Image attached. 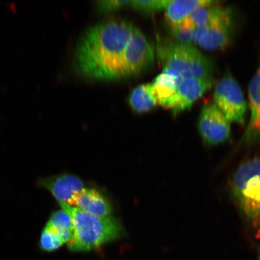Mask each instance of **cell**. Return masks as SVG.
I'll list each match as a JSON object with an SVG mask.
<instances>
[{"instance_id": "cell-1", "label": "cell", "mask_w": 260, "mask_h": 260, "mask_svg": "<svg viewBox=\"0 0 260 260\" xmlns=\"http://www.w3.org/2000/svg\"><path fill=\"white\" fill-rule=\"evenodd\" d=\"M135 28L128 21L111 19L89 28L75 53L78 72L93 80L124 78L123 56Z\"/></svg>"}, {"instance_id": "cell-2", "label": "cell", "mask_w": 260, "mask_h": 260, "mask_svg": "<svg viewBox=\"0 0 260 260\" xmlns=\"http://www.w3.org/2000/svg\"><path fill=\"white\" fill-rule=\"evenodd\" d=\"M59 204L73 221V236L67 243L71 251H89L119 239L122 235L121 223L115 217L97 216L67 203Z\"/></svg>"}, {"instance_id": "cell-3", "label": "cell", "mask_w": 260, "mask_h": 260, "mask_svg": "<svg viewBox=\"0 0 260 260\" xmlns=\"http://www.w3.org/2000/svg\"><path fill=\"white\" fill-rule=\"evenodd\" d=\"M232 193L242 216L260 236V157L238 168L233 178Z\"/></svg>"}, {"instance_id": "cell-4", "label": "cell", "mask_w": 260, "mask_h": 260, "mask_svg": "<svg viewBox=\"0 0 260 260\" xmlns=\"http://www.w3.org/2000/svg\"><path fill=\"white\" fill-rule=\"evenodd\" d=\"M157 53L164 68L176 70L184 79L212 77V61L193 45L166 42L158 45Z\"/></svg>"}, {"instance_id": "cell-5", "label": "cell", "mask_w": 260, "mask_h": 260, "mask_svg": "<svg viewBox=\"0 0 260 260\" xmlns=\"http://www.w3.org/2000/svg\"><path fill=\"white\" fill-rule=\"evenodd\" d=\"M214 101L230 122L244 124L248 105L241 87L230 72L225 73L217 83Z\"/></svg>"}, {"instance_id": "cell-6", "label": "cell", "mask_w": 260, "mask_h": 260, "mask_svg": "<svg viewBox=\"0 0 260 260\" xmlns=\"http://www.w3.org/2000/svg\"><path fill=\"white\" fill-rule=\"evenodd\" d=\"M235 14L230 8H220L208 24L198 44L207 51H222L232 43Z\"/></svg>"}, {"instance_id": "cell-7", "label": "cell", "mask_w": 260, "mask_h": 260, "mask_svg": "<svg viewBox=\"0 0 260 260\" xmlns=\"http://www.w3.org/2000/svg\"><path fill=\"white\" fill-rule=\"evenodd\" d=\"M153 48L143 32L135 27L123 56V77L144 72L153 64Z\"/></svg>"}, {"instance_id": "cell-8", "label": "cell", "mask_w": 260, "mask_h": 260, "mask_svg": "<svg viewBox=\"0 0 260 260\" xmlns=\"http://www.w3.org/2000/svg\"><path fill=\"white\" fill-rule=\"evenodd\" d=\"M198 127L201 138L208 145L222 144L230 138V122L214 104L203 107Z\"/></svg>"}, {"instance_id": "cell-9", "label": "cell", "mask_w": 260, "mask_h": 260, "mask_svg": "<svg viewBox=\"0 0 260 260\" xmlns=\"http://www.w3.org/2000/svg\"><path fill=\"white\" fill-rule=\"evenodd\" d=\"M214 84L213 77L184 79L176 92L162 107L171 109L174 116L190 108L191 106L211 89Z\"/></svg>"}, {"instance_id": "cell-10", "label": "cell", "mask_w": 260, "mask_h": 260, "mask_svg": "<svg viewBox=\"0 0 260 260\" xmlns=\"http://www.w3.org/2000/svg\"><path fill=\"white\" fill-rule=\"evenodd\" d=\"M39 184L50 191L59 204L69 203L74 195L84 188L82 180L70 174L42 178Z\"/></svg>"}, {"instance_id": "cell-11", "label": "cell", "mask_w": 260, "mask_h": 260, "mask_svg": "<svg viewBox=\"0 0 260 260\" xmlns=\"http://www.w3.org/2000/svg\"><path fill=\"white\" fill-rule=\"evenodd\" d=\"M248 94L251 116L241 139L242 144L245 145L260 140V64L249 83Z\"/></svg>"}, {"instance_id": "cell-12", "label": "cell", "mask_w": 260, "mask_h": 260, "mask_svg": "<svg viewBox=\"0 0 260 260\" xmlns=\"http://www.w3.org/2000/svg\"><path fill=\"white\" fill-rule=\"evenodd\" d=\"M68 204L97 216L108 217L112 213V207L109 201L93 188H83L74 195Z\"/></svg>"}, {"instance_id": "cell-13", "label": "cell", "mask_w": 260, "mask_h": 260, "mask_svg": "<svg viewBox=\"0 0 260 260\" xmlns=\"http://www.w3.org/2000/svg\"><path fill=\"white\" fill-rule=\"evenodd\" d=\"M184 78L176 70L164 68L151 83L152 92L158 105L162 106L176 92Z\"/></svg>"}, {"instance_id": "cell-14", "label": "cell", "mask_w": 260, "mask_h": 260, "mask_svg": "<svg viewBox=\"0 0 260 260\" xmlns=\"http://www.w3.org/2000/svg\"><path fill=\"white\" fill-rule=\"evenodd\" d=\"M209 2V0H170L165 9L166 18L171 28L181 24L194 9Z\"/></svg>"}, {"instance_id": "cell-15", "label": "cell", "mask_w": 260, "mask_h": 260, "mask_svg": "<svg viewBox=\"0 0 260 260\" xmlns=\"http://www.w3.org/2000/svg\"><path fill=\"white\" fill-rule=\"evenodd\" d=\"M129 103L132 109L138 113L148 112L153 109L158 102L152 92L151 83L136 87L130 94Z\"/></svg>"}, {"instance_id": "cell-16", "label": "cell", "mask_w": 260, "mask_h": 260, "mask_svg": "<svg viewBox=\"0 0 260 260\" xmlns=\"http://www.w3.org/2000/svg\"><path fill=\"white\" fill-rule=\"evenodd\" d=\"M47 223L57 231L64 243H68L72 239L74 233L73 221L69 214L64 210L53 213Z\"/></svg>"}, {"instance_id": "cell-17", "label": "cell", "mask_w": 260, "mask_h": 260, "mask_svg": "<svg viewBox=\"0 0 260 260\" xmlns=\"http://www.w3.org/2000/svg\"><path fill=\"white\" fill-rule=\"evenodd\" d=\"M218 2L210 1L206 4L198 6L191 13L187 19L194 27L209 24L221 7Z\"/></svg>"}, {"instance_id": "cell-18", "label": "cell", "mask_w": 260, "mask_h": 260, "mask_svg": "<svg viewBox=\"0 0 260 260\" xmlns=\"http://www.w3.org/2000/svg\"><path fill=\"white\" fill-rule=\"evenodd\" d=\"M64 242L57 231L48 223L41 234L40 246L45 251L51 252L59 249Z\"/></svg>"}, {"instance_id": "cell-19", "label": "cell", "mask_w": 260, "mask_h": 260, "mask_svg": "<svg viewBox=\"0 0 260 260\" xmlns=\"http://www.w3.org/2000/svg\"><path fill=\"white\" fill-rule=\"evenodd\" d=\"M193 28V26L187 18L180 25L171 28V32L179 43L193 45L191 36Z\"/></svg>"}, {"instance_id": "cell-20", "label": "cell", "mask_w": 260, "mask_h": 260, "mask_svg": "<svg viewBox=\"0 0 260 260\" xmlns=\"http://www.w3.org/2000/svg\"><path fill=\"white\" fill-rule=\"evenodd\" d=\"M170 0H149V1H142V0H135L132 1V7L138 11L146 13L154 12L167 7Z\"/></svg>"}, {"instance_id": "cell-21", "label": "cell", "mask_w": 260, "mask_h": 260, "mask_svg": "<svg viewBox=\"0 0 260 260\" xmlns=\"http://www.w3.org/2000/svg\"><path fill=\"white\" fill-rule=\"evenodd\" d=\"M132 1L122 0H102L96 3L97 11L100 14H109L131 5Z\"/></svg>"}, {"instance_id": "cell-22", "label": "cell", "mask_w": 260, "mask_h": 260, "mask_svg": "<svg viewBox=\"0 0 260 260\" xmlns=\"http://www.w3.org/2000/svg\"><path fill=\"white\" fill-rule=\"evenodd\" d=\"M258 260H260V249H259V251Z\"/></svg>"}]
</instances>
